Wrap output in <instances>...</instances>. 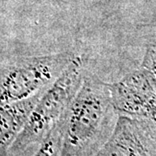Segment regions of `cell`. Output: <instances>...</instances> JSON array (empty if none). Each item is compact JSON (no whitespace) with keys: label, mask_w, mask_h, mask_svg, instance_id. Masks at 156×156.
Returning a JSON list of instances; mask_svg holds the SVG:
<instances>
[{"label":"cell","mask_w":156,"mask_h":156,"mask_svg":"<svg viewBox=\"0 0 156 156\" xmlns=\"http://www.w3.org/2000/svg\"><path fill=\"white\" fill-rule=\"evenodd\" d=\"M115 115L108 83L85 71L82 85L63 115L59 156L94 155L111 135Z\"/></svg>","instance_id":"cell-1"},{"label":"cell","mask_w":156,"mask_h":156,"mask_svg":"<svg viewBox=\"0 0 156 156\" xmlns=\"http://www.w3.org/2000/svg\"><path fill=\"white\" fill-rule=\"evenodd\" d=\"M84 73L83 58L76 56L39 101L6 156H20L29 148L42 145L76 95Z\"/></svg>","instance_id":"cell-2"},{"label":"cell","mask_w":156,"mask_h":156,"mask_svg":"<svg viewBox=\"0 0 156 156\" xmlns=\"http://www.w3.org/2000/svg\"><path fill=\"white\" fill-rule=\"evenodd\" d=\"M75 53L23 56L1 66V104L26 98L54 83L76 58Z\"/></svg>","instance_id":"cell-3"},{"label":"cell","mask_w":156,"mask_h":156,"mask_svg":"<svg viewBox=\"0 0 156 156\" xmlns=\"http://www.w3.org/2000/svg\"><path fill=\"white\" fill-rule=\"evenodd\" d=\"M93 156H156V133L143 120L118 115L111 135Z\"/></svg>","instance_id":"cell-4"},{"label":"cell","mask_w":156,"mask_h":156,"mask_svg":"<svg viewBox=\"0 0 156 156\" xmlns=\"http://www.w3.org/2000/svg\"><path fill=\"white\" fill-rule=\"evenodd\" d=\"M118 115L140 118L156 96V76L141 68L128 73L120 81L107 83Z\"/></svg>","instance_id":"cell-5"},{"label":"cell","mask_w":156,"mask_h":156,"mask_svg":"<svg viewBox=\"0 0 156 156\" xmlns=\"http://www.w3.org/2000/svg\"><path fill=\"white\" fill-rule=\"evenodd\" d=\"M50 86L26 98L1 104L0 155H7L11 146L25 127L34 108Z\"/></svg>","instance_id":"cell-6"},{"label":"cell","mask_w":156,"mask_h":156,"mask_svg":"<svg viewBox=\"0 0 156 156\" xmlns=\"http://www.w3.org/2000/svg\"><path fill=\"white\" fill-rule=\"evenodd\" d=\"M63 131V115L59 122L52 129L48 137L33 156H59L61 152Z\"/></svg>","instance_id":"cell-7"},{"label":"cell","mask_w":156,"mask_h":156,"mask_svg":"<svg viewBox=\"0 0 156 156\" xmlns=\"http://www.w3.org/2000/svg\"><path fill=\"white\" fill-rule=\"evenodd\" d=\"M142 67L151 70L156 76V44L148 45L142 61Z\"/></svg>","instance_id":"cell-8"}]
</instances>
